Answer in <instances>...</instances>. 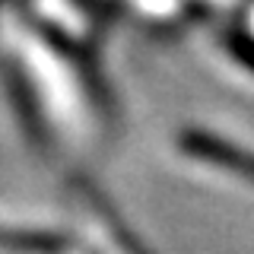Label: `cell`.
<instances>
[{"instance_id": "obj_1", "label": "cell", "mask_w": 254, "mask_h": 254, "mask_svg": "<svg viewBox=\"0 0 254 254\" xmlns=\"http://www.w3.org/2000/svg\"><path fill=\"white\" fill-rule=\"evenodd\" d=\"M181 146H185L188 156L194 159H203V162H213V165H222V169H232V172H242V175H254V156L242 153V149L222 143L219 137H210V133H197V130H188L181 133Z\"/></svg>"}, {"instance_id": "obj_2", "label": "cell", "mask_w": 254, "mask_h": 254, "mask_svg": "<svg viewBox=\"0 0 254 254\" xmlns=\"http://www.w3.org/2000/svg\"><path fill=\"white\" fill-rule=\"evenodd\" d=\"M0 245L10 251H32V254H51V251H61L64 238H54V235H13V232H0Z\"/></svg>"}]
</instances>
